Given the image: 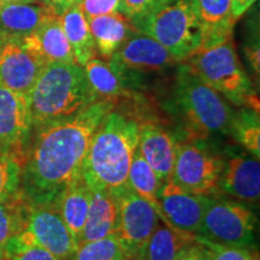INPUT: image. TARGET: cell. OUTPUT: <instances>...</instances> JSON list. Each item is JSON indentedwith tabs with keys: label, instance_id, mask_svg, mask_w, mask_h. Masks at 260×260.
Returning a JSON list of instances; mask_svg holds the SVG:
<instances>
[{
	"label": "cell",
	"instance_id": "cell-26",
	"mask_svg": "<svg viewBox=\"0 0 260 260\" xmlns=\"http://www.w3.org/2000/svg\"><path fill=\"white\" fill-rule=\"evenodd\" d=\"M162 182L151 165L136 148L128 174V187L139 197L144 198L158 211V194Z\"/></svg>",
	"mask_w": 260,
	"mask_h": 260
},
{
	"label": "cell",
	"instance_id": "cell-31",
	"mask_svg": "<svg viewBox=\"0 0 260 260\" xmlns=\"http://www.w3.org/2000/svg\"><path fill=\"white\" fill-rule=\"evenodd\" d=\"M212 253V260H259L255 248L246 247H222L206 245Z\"/></svg>",
	"mask_w": 260,
	"mask_h": 260
},
{
	"label": "cell",
	"instance_id": "cell-35",
	"mask_svg": "<svg viewBox=\"0 0 260 260\" xmlns=\"http://www.w3.org/2000/svg\"><path fill=\"white\" fill-rule=\"evenodd\" d=\"M175 260H212V253L205 243L194 240L182 249Z\"/></svg>",
	"mask_w": 260,
	"mask_h": 260
},
{
	"label": "cell",
	"instance_id": "cell-27",
	"mask_svg": "<svg viewBox=\"0 0 260 260\" xmlns=\"http://www.w3.org/2000/svg\"><path fill=\"white\" fill-rule=\"evenodd\" d=\"M229 135H232L248 153L260 157V119L259 111L249 107L235 110L230 123Z\"/></svg>",
	"mask_w": 260,
	"mask_h": 260
},
{
	"label": "cell",
	"instance_id": "cell-15",
	"mask_svg": "<svg viewBox=\"0 0 260 260\" xmlns=\"http://www.w3.org/2000/svg\"><path fill=\"white\" fill-rule=\"evenodd\" d=\"M45 64L18 40L0 42V84L29 96Z\"/></svg>",
	"mask_w": 260,
	"mask_h": 260
},
{
	"label": "cell",
	"instance_id": "cell-39",
	"mask_svg": "<svg viewBox=\"0 0 260 260\" xmlns=\"http://www.w3.org/2000/svg\"><path fill=\"white\" fill-rule=\"evenodd\" d=\"M28 3H38V0H0V8L11 4H28Z\"/></svg>",
	"mask_w": 260,
	"mask_h": 260
},
{
	"label": "cell",
	"instance_id": "cell-30",
	"mask_svg": "<svg viewBox=\"0 0 260 260\" xmlns=\"http://www.w3.org/2000/svg\"><path fill=\"white\" fill-rule=\"evenodd\" d=\"M22 160L9 152L0 151V201L21 195Z\"/></svg>",
	"mask_w": 260,
	"mask_h": 260
},
{
	"label": "cell",
	"instance_id": "cell-3",
	"mask_svg": "<svg viewBox=\"0 0 260 260\" xmlns=\"http://www.w3.org/2000/svg\"><path fill=\"white\" fill-rule=\"evenodd\" d=\"M169 107L188 130L191 139L229 135L235 109L210 87L186 61L177 64Z\"/></svg>",
	"mask_w": 260,
	"mask_h": 260
},
{
	"label": "cell",
	"instance_id": "cell-37",
	"mask_svg": "<svg viewBox=\"0 0 260 260\" xmlns=\"http://www.w3.org/2000/svg\"><path fill=\"white\" fill-rule=\"evenodd\" d=\"M256 0H232V14L233 17L239 19L251 9V6L254 4Z\"/></svg>",
	"mask_w": 260,
	"mask_h": 260
},
{
	"label": "cell",
	"instance_id": "cell-20",
	"mask_svg": "<svg viewBox=\"0 0 260 260\" xmlns=\"http://www.w3.org/2000/svg\"><path fill=\"white\" fill-rule=\"evenodd\" d=\"M90 190H92V200L79 243L94 241L113 235L117 233L118 228V195L107 189Z\"/></svg>",
	"mask_w": 260,
	"mask_h": 260
},
{
	"label": "cell",
	"instance_id": "cell-36",
	"mask_svg": "<svg viewBox=\"0 0 260 260\" xmlns=\"http://www.w3.org/2000/svg\"><path fill=\"white\" fill-rule=\"evenodd\" d=\"M245 54L249 65H251L252 70L254 71V74H256V76H259L260 60H259L258 29H256V30H253V34L251 35V38H248V42H247L245 46Z\"/></svg>",
	"mask_w": 260,
	"mask_h": 260
},
{
	"label": "cell",
	"instance_id": "cell-16",
	"mask_svg": "<svg viewBox=\"0 0 260 260\" xmlns=\"http://www.w3.org/2000/svg\"><path fill=\"white\" fill-rule=\"evenodd\" d=\"M176 139L160 123L145 119L139 125L138 148L162 183L171 178L176 155Z\"/></svg>",
	"mask_w": 260,
	"mask_h": 260
},
{
	"label": "cell",
	"instance_id": "cell-22",
	"mask_svg": "<svg viewBox=\"0 0 260 260\" xmlns=\"http://www.w3.org/2000/svg\"><path fill=\"white\" fill-rule=\"evenodd\" d=\"M83 69L90 88L98 99L118 102L122 98L134 99L136 96L134 90L126 86L122 75L110 60L99 59L95 57L87 61L83 65Z\"/></svg>",
	"mask_w": 260,
	"mask_h": 260
},
{
	"label": "cell",
	"instance_id": "cell-19",
	"mask_svg": "<svg viewBox=\"0 0 260 260\" xmlns=\"http://www.w3.org/2000/svg\"><path fill=\"white\" fill-rule=\"evenodd\" d=\"M197 4L201 24L199 50L233 40L236 19L232 14V0H197Z\"/></svg>",
	"mask_w": 260,
	"mask_h": 260
},
{
	"label": "cell",
	"instance_id": "cell-42",
	"mask_svg": "<svg viewBox=\"0 0 260 260\" xmlns=\"http://www.w3.org/2000/svg\"><path fill=\"white\" fill-rule=\"evenodd\" d=\"M0 42H2V40H0Z\"/></svg>",
	"mask_w": 260,
	"mask_h": 260
},
{
	"label": "cell",
	"instance_id": "cell-34",
	"mask_svg": "<svg viewBox=\"0 0 260 260\" xmlns=\"http://www.w3.org/2000/svg\"><path fill=\"white\" fill-rule=\"evenodd\" d=\"M158 2L159 0H121L118 6V12L125 16L129 21H132V19L147 12Z\"/></svg>",
	"mask_w": 260,
	"mask_h": 260
},
{
	"label": "cell",
	"instance_id": "cell-41",
	"mask_svg": "<svg viewBox=\"0 0 260 260\" xmlns=\"http://www.w3.org/2000/svg\"><path fill=\"white\" fill-rule=\"evenodd\" d=\"M81 0H74V4H80Z\"/></svg>",
	"mask_w": 260,
	"mask_h": 260
},
{
	"label": "cell",
	"instance_id": "cell-8",
	"mask_svg": "<svg viewBox=\"0 0 260 260\" xmlns=\"http://www.w3.org/2000/svg\"><path fill=\"white\" fill-rule=\"evenodd\" d=\"M223 170L222 154L199 139L177 141L170 180L183 190L198 195L219 197L218 184Z\"/></svg>",
	"mask_w": 260,
	"mask_h": 260
},
{
	"label": "cell",
	"instance_id": "cell-1",
	"mask_svg": "<svg viewBox=\"0 0 260 260\" xmlns=\"http://www.w3.org/2000/svg\"><path fill=\"white\" fill-rule=\"evenodd\" d=\"M117 103L96 100L73 117L32 128L21 177L28 204L57 209L67 188L82 174L94 133Z\"/></svg>",
	"mask_w": 260,
	"mask_h": 260
},
{
	"label": "cell",
	"instance_id": "cell-18",
	"mask_svg": "<svg viewBox=\"0 0 260 260\" xmlns=\"http://www.w3.org/2000/svg\"><path fill=\"white\" fill-rule=\"evenodd\" d=\"M57 16L40 3L3 6L0 8V40L21 41Z\"/></svg>",
	"mask_w": 260,
	"mask_h": 260
},
{
	"label": "cell",
	"instance_id": "cell-25",
	"mask_svg": "<svg viewBox=\"0 0 260 260\" xmlns=\"http://www.w3.org/2000/svg\"><path fill=\"white\" fill-rule=\"evenodd\" d=\"M195 237L182 234L168 224L159 222L138 253L140 260H175Z\"/></svg>",
	"mask_w": 260,
	"mask_h": 260
},
{
	"label": "cell",
	"instance_id": "cell-12",
	"mask_svg": "<svg viewBox=\"0 0 260 260\" xmlns=\"http://www.w3.org/2000/svg\"><path fill=\"white\" fill-rule=\"evenodd\" d=\"M32 133L29 98L0 84V151L23 162Z\"/></svg>",
	"mask_w": 260,
	"mask_h": 260
},
{
	"label": "cell",
	"instance_id": "cell-5",
	"mask_svg": "<svg viewBox=\"0 0 260 260\" xmlns=\"http://www.w3.org/2000/svg\"><path fill=\"white\" fill-rule=\"evenodd\" d=\"M130 23L136 31L161 44L177 63L186 61L201 46L197 0H159Z\"/></svg>",
	"mask_w": 260,
	"mask_h": 260
},
{
	"label": "cell",
	"instance_id": "cell-13",
	"mask_svg": "<svg viewBox=\"0 0 260 260\" xmlns=\"http://www.w3.org/2000/svg\"><path fill=\"white\" fill-rule=\"evenodd\" d=\"M223 170L220 174L219 195H228L254 207L260 198V164L259 158L240 151L230 149L224 152Z\"/></svg>",
	"mask_w": 260,
	"mask_h": 260
},
{
	"label": "cell",
	"instance_id": "cell-24",
	"mask_svg": "<svg viewBox=\"0 0 260 260\" xmlns=\"http://www.w3.org/2000/svg\"><path fill=\"white\" fill-rule=\"evenodd\" d=\"M63 30L67 35L75 59L80 67L96 57V47L94 39L90 34L88 22L84 16L80 4L71 5L67 11L60 15Z\"/></svg>",
	"mask_w": 260,
	"mask_h": 260
},
{
	"label": "cell",
	"instance_id": "cell-23",
	"mask_svg": "<svg viewBox=\"0 0 260 260\" xmlns=\"http://www.w3.org/2000/svg\"><path fill=\"white\" fill-rule=\"evenodd\" d=\"M90 200H92V190L87 186L81 174L67 188L57 205L58 212L76 243H79L81 239V234L88 214Z\"/></svg>",
	"mask_w": 260,
	"mask_h": 260
},
{
	"label": "cell",
	"instance_id": "cell-21",
	"mask_svg": "<svg viewBox=\"0 0 260 260\" xmlns=\"http://www.w3.org/2000/svg\"><path fill=\"white\" fill-rule=\"evenodd\" d=\"M90 34L94 39L96 53L104 59H111L113 53L135 31L125 16L118 11L87 18Z\"/></svg>",
	"mask_w": 260,
	"mask_h": 260
},
{
	"label": "cell",
	"instance_id": "cell-29",
	"mask_svg": "<svg viewBox=\"0 0 260 260\" xmlns=\"http://www.w3.org/2000/svg\"><path fill=\"white\" fill-rule=\"evenodd\" d=\"M25 209L27 201L22 194L15 199L0 201V260L4 256L10 241L21 229Z\"/></svg>",
	"mask_w": 260,
	"mask_h": 260
},
{
	"label": "cell",
	"instance_id": "cell-28",
	"mask_svg": "<svg viewBox=\"0 0 260 260\" xmlns=\"http://www.w3.org/2000/svg\"><path fill=\"white\" fill-rule=\"evenodd\" d=\"M130 256L116 234L94 241L81 242L69 260H124Z\"/></svg>",
	"mask_w": 260,
	"mask_h": 260
},
{
	"label": "cell",
	"instance_id": "cell-7",
	"mask_svg": "<svg viewBox=\"0 0 260 260\" xmlns=\"http://www.w3.org/2000/svg\"><path fill=\"white\" fill-rule=\"evenodd\" d=\"M256 223L252 207L219 195L207 207L195 240L205 245L255 248Z\"/></svg>",
	"mask_w": 260,
	"mask_h": 260
},
{
	"label": "cell",
	"instance_id": "cell-32",
	"mask_svg": "<svg viewBox=\"0 0 260 260\" xmlns=\"http://www.w3.org/2000/svg\"><path fill=\"white\" fill-rule=\"evenodd\" d=\"M2 260H60L40 247H11L5 251Z\"/></svg>",
	"mask_w": 260,
	"mask_h": 260
},
{
	"label": "cell",
	"instance_id": "cell-9",
	"mask_svg": "<svg viewBox=\"0 0 260 260\" xmlns=\"http://www.w3.org/2000/svg\"><path fill=\"white\" fill-rule=\"evenodd\" d=\"M29 246L40 247L60 260H69L77 243L57 209L27 203L21 229L6 249Z\"/></svg>",
	"mask_w": 260,
	"mask_h": 260
},
{
	"label": "cell",
	"instance_id": "cell-40",
	"mask_svg": "<svg viewBox=\"0 0 260 260\" xmlns=\"http://www.w3.org/2000/svg\"><path fill=\"white\" fill-rule=\"evenodd\" d=\"M124 260H140L138 255H130L128 258H125Z\"/></svg>",
	"mask_w": 260,
	"mask_h": 260
},
{
	"label": "cell",
	"instance_id": "cell-4",
	"mask_svg": "<svg viewBox=\"0 0 260 260\" xmlns=\"http://www.w3.org/2000/svg\"><path fill=\"white\" fill-rule=\"evenodd\" d=\"M28 98L32 128L69 118L100 100L77 63L45 65Z\"/></svg>",
	"mask_w": 260,
	"mask_h": 260
},
{
	"label": "cell",
	"instance_id": "cell-38",
	"mask_svg": "<svg viewBox=\"0 0 260 260\" xmlns=\"http://www.w3.org/2000/svg\"><path fill=\"white\" fill-rule=\"evenodd\" d=\"M42 4L48 6L58 16L67 11L71 5H75L74 0H44Z\"/></svg>",
	"mask_w": 260,
	"mask_h": 260
},
{
	"label": "cell",
	"instance_id": "cell-14",
	"mask_svg": "<svg viewBox=\"0 0 260 260\" xmlns=\"http://www.w3.org/2000/svg\"><path fill=\"white\" fill-rule=\"evenodd\" d=\"M119 69L136 74L161 73L177 65V60L153 38L134 31L117 50L111 59Z\"/></svg>",
	"mask_w": 260,
	"mask_h": 260
},
{
	"label": "cell",
	"instance_id": "cell-2",
	"mask_svg": "<svg viewBox=\"0 0 260 260\" xmlns=\"http://www.w3.org/2000/svg\"><path fill=\"white\" fill-rule=\"evenodd\" d=\"M140 119L117 109L94 133L84 158L82 177L90 189L119 195L128 187V174L139 142Z\"/></svg>",
	"mask_w": 260,
	"mask_h": 260
},
{
	"label": "cell",
	"instance_id": "cell-17",
	"mask_svg": "<svg viewBox=\"0 0 260 260\" xmlns=\"http://www.w3.org/2000/svg\"><path fill=\"white\" fill-rule=\"evenodd\" d=\"M23 46L45 65L50 63H76L73 48L63 30L60 16L50 19L21 40Z\"/></svg>",
	"mask_w": 260,
	"mask_h": 260
},
{
	"label": "cell",
	"instance_id": "cell-33",
	"mask_svg": "<svg viewBox=\"0 0 260 260\" xmlns=\"http://www.w3.org/2000/svg\"><path fill=\"white\" fill-rule=\"evenodd\" d=\"M121 0H81L80 6L86 18L118 11Z\"/></svg>",
	"mask_w": 260,
	"mask_h": 260
},
{
	"label": "cell",
	"instance_id": "cell-6",
	"mask_svg": "<svg viewBox=\"0 0 260 260\" xmlns=\"http://www.w3.org/2000/svg\"><path fill=\"white\" fill-rule=\"evenodd\" d=\"M186 63L234 107H249L259 111L258 95L233 40L197 51Z\"/></svg>",
	"mask_w": 260,
	"mask_h": 260
},
{
	"label": "cell",
	"instance_id": "cell-10",
	"mask_svg": "<svg viewBox=\"0 0 260 260\" xmlns=\"http://www.w3.org/2000/svg\"><path fill=\"white\" fill-rule=\"evenodd\" d=\"M213 198L189 193L169 180L162 183L159 190L158 214L162 223L195 237Z\"/></svg>",
	"mask_w": 260,
	"mask_h": 260
},
{
	"label": "cell",
	"instance_id": "cell-11",
	"mask_svg": "<svg viewBox=\"0 0 260 260\" xmlns=\"http://www.w3.org/2000/svg\"><path fill=\"white\" fill-rule=\"evenodd\" d=\"M119 220L116 235L129 255H138L160 222L158 211L130 188L118 195Z\"/></svg>",
	"mask_w": 260,
	"mask_h": 260
}]
</instances>
